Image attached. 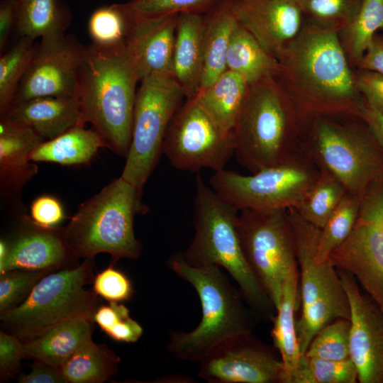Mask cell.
Listing matches in <instances>:
<instances>
[{"label":"cell","instance_id":"obj_1","mask_svg":"<svg viewBox=\"0 0 383 383\" xmlns=\"http://www.w3.org/2000/svg\"><path fill=\"white\" fill-rule=\"evenodd\" d=\"M277 60L274 77L294 106L301 132L320 117L360 118L365 100L338 33L305 21Z\"/></svg>","mask_w":383,"mask_h":383},{"label":"cell","instance_id":"obj_2","mask_svg":"<svg viewBox=\"0 0 383 383\" xmlns=\"http://www.w3.org/2000/svg\"><path fill=\"white\" fill-rule=\"evenodd\" d=\"M139 81L124 50L87 47L78 96L84 121L106 147L124 157L131 140Z\"/></svg>","mask_w":383,"mask_h":383},{"label":"cell","instance_id":"obj_3","mask_svg":"<svg viewBox=\"0 0 383 383\" xmlns=\"http://www.w3.org/2000/svg\"><path fill=\"white\" fill-rule=\"evenodd\" d=\"M239 211L223 199L198 174L194 199V238L184 252L195 267L216 265L225 269L258 316L272 318L276 309L244 256L237 229Z\"/></svg>","mask_w":383,"mask_h":383},{"label":"cell","instance_id":"obj_4","mask_svg":"<svg viewBox=\"0 0 383 383\" xmlns=\"http://www.w3.org/2000/svg\"><path fill=\"white\" fill-rule=\"evenodd\" d=\"M233 134L234 155L250 173L278 165L301 150L296 111L274 77L249 84Z\"/></svg>","mask_w":383,"mask_h":383},{"label":"cell","instance_id":"obj_5","mask_svg":"<svg viewBox=\"0 0 383 383\" xmlns=\"http://www.w3.org/2000/svg\"><path fill=\"white\" fill-rule=\"evenodd\" d=\"M168 267L194 287L202 312L201 321L193 331L170 333L167 350L173 356L198 362L223 340L252 332L255 313L240 289L231 283L221 267H192L185 262L181 253L170 258Z\"/></svg>","mask_w":383,"mask_h":383},{"label":"cell","instance_id":"obj_6","mask_svg":"<svg viewBox=\"0 0 383 383\" xmlns=\"http://www.w3.org/2000/svg\"><path fill=\"white\" fill-rule=\"evenodd\" d=\"M141 194L119 177L83 203L62 228L72 255L94 259L99 253H108L113 265L122 258L138 259L142 245L135 235L134 218L147 209Z\"/></svg>","mask_w":383,"mask_h":383},{"label":"cell","instance_id":"obj_7","mask_svg":"<svg viewBox=\"0 0 383 383\" xmlns=\"http://www.w3.org/2000/svg\"><path fill=\"white\" fill-rule=\"evenodd\" d=\"M301 148L348 192L362 194L383 176V149L360 118H316L303 129Z\"/></svg>","mask_w":383,"mask_h":383},{"label":"cell","instance_id":"obj_8","mask_svg":"<svg viewBox=\"0 0 383 383\" xmlns=\"http://www.w3.org/2000/svg\"><path fill=\"white\" fill-rule=\"evenodd\" d=\"M94 277L93 258L84 259L76 267L46 274L23 303L1 314L4 328L26 343L68 320L94 321L100 296L86 286Z\"/></svg>","mask_w":383,"mask_h":383},{"label":"cell","instance_id":"obj_9","mask_svg":"<svg viewBox=\"0 0 383 383\" xmlns=\"http://www.w3.org/2000/svg\"><path fill=\"white\" fill-rule=\"evenodd\" d=\"M299 269L301 313L296 321L300 351L304 355L316 334L338 318H350L348 299L337 268L330 260L317 262L315 255L321 229L287 209Z\"/></svg>","mask_w":383,"mask_h":383},{"label":"cell","instance_id":"obj_10","mask_svg":"<svg viewBox=\"0 0 383 383\" xmlns=\"http://www.w3.org/2000/svg\"><path fill=\"white\" fill-rule=\"evenodd\" d=\"M319 174L301 148L285 162L248 175L225 169L214 172L209 185L238 211L288 209L303 201Z\"/></svg>","mask_w":383,"mask_h":383},{"label":"cell","instance_id":"obj_11","mask_svg":"<svg viewBox=\"0 0 383 383\" xmlns=\"http://www.w3.org/2000/svg\"><path fill=\"white\" fill-rule=\"evenodd\" d=\"M137 90L131 140L121 177L142 193L162 155L164 138L186 97L171 75H150Z\"/></svg>","mask_w":383,"mask_h":383},{"label":"cell","instance_id":"obj_12","mask_svg":"<svg viewBox=\"0 0 383 383\" xmlns=\"http://www.w3.org/2000/svg\"><path fill=\"white\" fill-rule=\"evenodd\" d=\"M237 229L245 260L277 311L284 282L297 265L287 209H242Z\"/></svg>","mask_w":383,"mask_h":383},{"label":"cell","instance_id":"obj_13","mask_svg":"<svg viewBox=\"0 0 383 383\" xmlns=\"http://www.w3.org/2000/svg\"><path fill=\"white\" fill-rule=\"evenodd\" d=\"M329 260L350 273L383 311V176L362 194L353 228Z\"/></svg>","mask_w":383,"mask_h":383},{"label":"cell","instance_id":"obj_14","mask_svg":"<svg viewBox=\"0 0 383 383\" xmlns=\"http://www.w3.org/2000/svg\"><path fill=\"white\" fill-rule=\"evenodd\" d=\"M234 152L233 134L221 130L194 97L174 114L162 148L172 166L189 172L223 170Z\"/></svg>","mask_w":383,"mask_h":383},{"label":"cell","instance_id":"obj_15","mask_svg":"<svg viewBox=\"0 0 383 383\" xmlns=\"http://www.w3.org/2000/svg\"><path fill=\"white\" fill-rule=\"evenodd\" d=\"M198 362V376L209 383H285L281 358L252 332L223 340Z\"/></svg>","mask_w":383,"mask_h":383},{"label":"cell","instance_id":"obj_16","mask_svg":"<svg viewBox=\"0 0 383 383\" xmlns=\"http://www.w3.org/2000/svg\"><path fill=\"white\" fill-rule=\"evenodd\" d=\"M86 49L72 35L41 38L14 103L40 96L78 98Z\"/></svg>","mask_w":383,"mask_h":383},{"label":"cell","instance_id":"obj_17","mask_svg":"<svg viewBox=\"0 0 383 383\" xmlns=\"http://www.w3.org/2000/svg\"><path fill=\"white\" fill-rule=\"evenodd\" d=\"M338 272L350 305V358L358 382L383 383V311L350 273Z\"/></svg>","mask_w":383,"mask_h":383},{"label":"cell","instance_id":"obj_18","mask_svg":"<svg viewBox=\"0 0 383 383\" xmlns=\"http://www.w3.org/2000/svg\"><path fill=\"white\" fill-rule=\"evenodd\" d=\"M231 6L238 23L277 60L305 23L299 0H231Z\"/></svg>","mask_w":383,"mask_h":383},{"label":"cell","instance_id":"obj_19","mask_svg":"<svg viewBox=\"0 0 383 383\" xmlns=\"http://www.w3.org/2000/svg\"><path fill=\"white\" fill-rule=\"evenodd\" d=\"M177 16L145 18L133 15L124 52L140 81L150 75L174 77L173 55Z\"/></svg>","mask_w":383,"mask_h":383},{"label":"cell","instance_id":"obj_20","mask_svg":"<svg viewBox=\"0 0 383 383\" xmlns=\"http://www.w3.org/2000/svg\"><path fill=\"white\" fill-rule=\"evenodd\" d=\"M27 228L10 243L0 263V274L12 270L55 271L74 257L62 237V228L46 229L25 217Z\"/></svg>","mask_w":383,"mask_h":383},{"label":"cell","instance_id":"obj_21","mask_svg":"<svg viewBox=\"0 0 383 383\" xmlns=\"http://www.w3.org/2000/svg\"><path fill=\"white\" fill-rule=\"evenodd\" d=\"M44 140L31 128L1 116L0 187L8 199H19L24 186L38 173L30 160L33 150Z\"/></svg>","mask_w":383,"mask_h":383},{"label":"cell","instance_id":"obj_22","mask_svg":"<svg viewBox=\"0 0 383 383\" xmlns=\"http://www.w3.org/2000/svg\"><path fill=\"white\" fill-rule=\"evenodd\" d=\"M1 116L31 128L44 140L85 123L80 101L75 97L40 96L21 101Z\"/></svg>","mask_w":383,"mask_h":383},{"label":"cell","instance_id":"obj_23","mask_svg":"<svg viewBox=\"0 0 383 383\" xmlns=\"http://www.w3.org/2000/svg\"><path fill=\"white\" fill-rule=\"evenodd\" d=\"M204 14L182 13L177 16L173 74L187 98L194 97L201 87L204 65Z\"/></svg>","mask_w":383,"mask_h":383},{"label":"cell","instance_id":"obj_24","mask_svg":"<svg viewBox=\"0 0 383 383\" xmlns=\"http://www.w3.org/2000/svg\"><path fill=\"white\" fill-rule=\"evenodd\" d=\"M92 320L77 318L62 322L23 343L25 357L61 368L82 345L92 340Z\"/></svg>","mask_w":383,"mask_h":383},{"label":"cell","instance_id":"obj_25","mask_svg":"<svg viewBox=\"0 0 383 383\" xmlns=\"http://www.w3.org/2000/svg\"><path fill=\"white\" fill-rule=\"evenodd\" d=\"M299 287L298 265L289 272L283 284L282 299L276 315L272 318L271 335L281 358L285 383H292L301 356L297 338L295 313Z\"/></svg>","mask_w":383,"mask_h":383},{"label":"cell","instance_id":"obj_26","mask_svg":"<svg viewBox=\"0 0 383 383\" xmlns=\"http://www.w3.org/2000/svg\"><path fill=\"white\" fill-rule=\"evenodd\" d=\"M248 88L242 77L227 70L213 84L200 89L194 98L221 130L231 134Z\"/></svg>","mask_w":383,"mask_h":383},{"label":"cell","instance_id":"obj_27","mask_svg":"<svg viewBox=\"0 0 383 383\" xmlns=\"http://www.w3.org/2000/svg\"><path fill=\"white\" fill-rule=\"evenodd\" d=\"M237 24L231 0H221L204 14V65L200 89L213 84L227 70V52Z\"/></svg>","mask_w":383,"mask_h":383},{"label":"cell","instance_id":"obj_28","mask_svg":"<svg viewBox=\"0 0 383 383\" xmlns=\"http://www.w3.org/2000/svg\"><path fill=\"white\" fill-rule=\"evenodd\" d=\"M102 147L106 145L100 135L92 128L87 129L79 124L40 143L31 152L30 160L62 165H82L91 161Z\"/></svg>","mask_w":383,"mask_h":383},{"label":"cell","instance_id":"obj_29","mask_svg":"<svg viewBox=\"0 0 383 383\" xmlns=\"http://www.w3.org/2000/svg\"><path fill=\"white\" fill-rule=\"evenodd\" d=\"M226 66L227 70L239 74L251 84L265 77H274L279 62L238 23L230 40Z\"/></svg>","mask_w":383,"mask_h":383},{"label":"cell","instance_id":"obj_30","mask_svg":"<svg viewBox=\"0 0 383 383\" xmlns=\"http://www.w3.org/2000/svg\"><path fill=\"white\" fill-rule=\"evenodd\" d=\"M19 37L35 40L66 33L72 13L62 0H16Z\"/></svg>","mask_w":383,"mask_h":383},{"label":"cell","instance_id":"obj_31","mask_svg":"<svg viewBox=\"0 0 383 383\" xmlns=\"http://www.w3.org/2000/svg\"><path fill=\"white\" fill-rule=\"evenodd\" d=\"M120 357L104 344L91 340L61 367L67 383H102L116 374Z\"/></svg>","mask_w":383,"mask_h":383},{"label":"cell","instance_id":"obj_32","mask_svg":"<svg viewBox=\"0 0 383 383\" xmlns=\"http://www.w3.org/2000/svg\"><path fill=\"white\" fill-rule=\"evenodd\" d=\"M133 15L126 3L99 7L87 23L91 44L102 49L124 50Z\"/></svg>","mask_w":383,"mask_h":383},{"label":"cell","instance_id":"obj_33","mask_svg":"<svg viewBox=\"0 0 383 383\" xmlns=\"http://www.w3.org/2000/svg\"><path fill=\"white\" fill-rule=\"evenodd\" d=\"M383 30V0H362L353 22L338 33L343 50L355 68L374 36Z\"/></svg>","mask_w":383,"mask_h":383},{"label":"cell","instance_id":"obj_34","mask_svg":"<svg viewBox=\"0 0 383 383\" xmlns=\"http://www.w3.org/2000/svg\"><path fill=\"white\" fill-rule=\"evenodd\" d=\"M346 193L344 185L334 175L320 169L316 182L294 209L307 222L321 229Z\"/></svg>","mask_w":383,"mask_h":383},{"label":"cell","instance_id":"obj_35","mask_svg":"<svg viewBox=\"0 0 383 383\" xmlns=\"http://www.w3.org/2000/svg\"><path fill=\"white\" fill-rule=\"evenodd\" d=\"M35 40L19 37L0 57V114H6L14 103L19 85L27 72L36 46Z\"/></svg>","mask_w":383,"mask_h":383},{"label":"cell","instance_id":"obj_36","mask_svg":"<svg viewBox=\"0 0 383 383\" xmlns=\"http://www.w3.org/2000/svg\"><path fill=\"white\" fill-rule=\"evenodd\" d=\"M362 196L347 192L321 229L315 255L317 262L328 260L332 252L348 237L359 214Z\"/></svg>","mask_w":383,"mask_h":383},{"label":"cell","instance_id":"obj_37","mask_svg":"<svg viewBox=\"0 0 383 383\" xmlns=\"http://www.w3.org/2000/svg\"><path fill=\"white\" fill-rule=\"evenodd\" d=\"M299 2L306 23L338 33L353 22L362 0H299Z\"/></svg>","mask_w":383,"mask_h":383},{"label":"cell","instance_id":"obj_38","mask_svg":"<svg viewBox=\"0 0 383 383\" xmlns=\"http://www.w3.org/2000/svg\"><path fill=\"white\" fill-rule=\"evenodd\" d=\"M357 370L350 358L335 360L302 355L292 383H356Z\"/></svg>","mask_w":383,"mask_h":383},{"label":"cell","instance_id":"obj_39","mask_svg":"<svg viewBox=\"0 0 383 383\" xmlns=\"http://www.w3.org/2000/svg\"><path fill=\"white\" fill-rule=\"evenodd\" d=\"M350 321L336 319L323 326L313 337L304 355L322 359L350 358Z\"/></svg>","mask_w":383,"mask_h":383},{"label":"cell","instance_id":"obj_40","mask_svg":"<svg viewBox=\"0 0 383 383\" xmlns=\"http://www.w3.org/2000/svg\"><path fill=\"white\" fill-rule=\"evenodd\" d=\"M94 321L110 338L118 342L135 343L143 331L141 326L131 317L128 309L121 303L101 304Z\"/></svg>","mask_w":383,"mask_h":383},{"label":"cell","instance_id":"obj_41","mask_svg":"<svg viewBox=\"0 0 383 383\" xmlns=\"http://www.w3.org/2000/svg\"><path fill=\"white\" fill-rule=\"evenodd\" d=\"M50 272L52 271L12 270L0 274V313L23 303L37 283Z\"/></svg>","mask_w":383,"mask_h":383},{"label":"cell","instance_id":"obj_42","mask_svg":"<svg viewBox=\"0 0 383 383\" xmlns=\"http://www.w3.org/2000/svg\"><path fill=\"white\" fill-rule=\"evenodd\" d=\"M221 0H131V13L140 17L155 18L182 13L204 14Z\"/></svg>","mask_w":383,"mask_h":383},{"label":"cell","instance_id":"obj_43","mask_svg":"<svg viewBox=\"0 0 383 383\" xmlns=\"http://www.w3.org/2000/svg\"><path fill=\"white\" fill-rule=\"evenodd\" d=\"M93 290L108 302L127 301L133 294L131 280L123 272L114 268L112 263L95 276Z\"/></svg>","mask_w":383,"mask_h":383},{"label":"cell","instance_id":"obj_44","mask_svg":"<svg viewBox=\"0 0 383 383\" xmlns=\"http://www.w3.org/2000/svg\"><path fill=\"white\" fill-rule=\"evenodd\" d=\"M28 218L38 227L55 229L58 228L65 218V213L63 206L57 198L43 194L32 201Z\"/></svg>","mask_w":383,"mask_h":383},{"label":"cell","instance_id":"obj_45","mask_svg":"<svg viewBox=\"0 0 383 383\" xmlns=\"http://www.w3.org/2000/svg\"><path fill=\"white\" fill-rule=\"evenodd\" d=\"M25 357L24 344L16 335L0 332L1 379H9L19 372L21 360Z\"/></svg>","mask_w":383,"mask_h":383},{"label":"cell","instance_id":"obj_46","mask_svg":"<svg viewBox=\"0 0 383 383\" xmlns=\"http://www.w3.org/2000/svg\"><path fill=\"white\" fill-rule=\"evenodd\" d=\"M355 77L365 101L383 113V76L376 72L355 68Z\"/></svg>","mask_w":383,"mask_h":383},{"label":"cell","instance_id":"obj_47","mask_svg":"<svg viewBox=\"0 0 383 383\" xmlns=\"http://www.w3.org/2000/svg\"><path fill=\"white\" fill-rule=\"evenodd\" d=\"M16 0H2L0 3V51L4 52L17 29Z\"/></svg>","mask_w":383,"mask_h":383},{"label":"cell","instance_id":"obj_48","mask_svg":"<svg viewBox=\"0 0 383 383\" xmlns=\"http://www.w3.org/2000/svg\"><path fill=\"white\" fill-rule=\"evenodd\" d=\"M20 383H67L60 368L41 362L34 361L31 371L21 374L18 379Z\"/></svg>","mask_w":383,"mask_h":383},{"label":"cell","instance_id":"obj_49","mask_svg":"<svg viewBox=\"0 0 383 383\" xmlns=\"http://www.w3.org/2000/svg\"><path fill=\"white\" fill-rule=\"evenodd\" d=\"M355 68L376 72L383 76V35L382 33H378L374 36Z\"/></svg>","mask_w":383,"mask_h":383},{"label":"cell","instance_id":"obj_50","mask_svg":"<svg viewBox=\"0 0 383 383\" xmlns=\"http://www.w3.org/2000/svg\"><path fill=\"white\" fill-rule=\"evenodd\" d=\"M360 118L365 123L383 149V113L365 101Z\"/></svg>","mask_w":383,"mask_h":383},{"label":"cell","instance_id":"obj_51","mask_svg":"<svg viewBox=\"0 0 383 383\" xmlns=\"http://www.w3.org/2000/svg\"><path fill=\"white\" fill-rule=\"evenodd\" d=\"M382 34L383 35V30H382Z\"/></svg>","mask_w":383,"mask_h":383}]
</instances>
